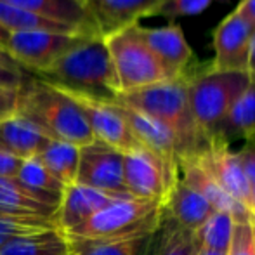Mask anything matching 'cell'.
<instances>
[{
  "label": "cell",
  "mask_w": 255,
  "mask_h": 255,
  "mask_svg": "<svg viewBox=\"0 0 255 255\" xmlns=\"http://www.w3.org/2000/svg\"><path fill=\"white\" fill-rule=\"evenodd\" d=\"M33 77L70 96L115 103L122 94L104 37L92 35Z\"/></svg>",
  "instance_id": "1"
},
{
  "label": "cell",
  "mask_w": 255,
  "mask_h": 255,
  "mask_svg": "<svg viewBox=\"0 0 255 255\" xmlns=\"http://www.w3.org/2000/svg\"><path fill=\"white\" fill-rule=\"evenodd\" d=\"M42 130L49 139L82 146L94 141L85 115L73 98L44 80L26 77L19 89L17 113Z\"/></svg>",
  "instance_id": "2"
},
{
  "label": "cell",
  "mask_w": 255,
  "mask_h": 255,
  "mask_svg": "<svg viewBox=\"0 0 255 255\" xmlns=\"http://www.w3.org/2000/svg\"><path fill=\"white\" fill-rule=\"evenodd\" d=\"M115 103L148 115L167 125L181 141L182 154L198 151L207 137L193 118L188 99V78L160 82L137 91L122 92Z\"/></svg>",
  "instance_id": "3"
},
{
  "label": "cell",
  "mask_w": 255,
  "mask_h": 255,
  "mask_svg": "<svg viewBox=\"0 0 255 255\" xmlns=\"http://www.w3.org/2000/svg\"><path fill=\"white\" fill-rule=\"evenodd\" d=\"M163 219V203L120 196L77 228L63 233L68 240H124L156 233Z\"/></svg>",
  "instance_id": "4"
},
{
  "label": "cell",
  "mask_w": 255,
  "mask_h": 255,
  "mask_svg": "<svg viewBox=\"0 0 255 255\" xmlns=\"http://www.w3.org/2000/svg\"><path fill=\"white\" fill-rule=\"evenodd\" d=\"M186 78L189 108L205 137L217 132L236 99L250 85L247 71H215L210 66H196Z\"/></svg>",
  "instance_id": "5"
},
{
  "label": "cell",
  "mask_w": 255,
  "mask_h": 255,
  "mask_svg": "<svg viewBox=\"0 0 255 255\" xmlns=\"http://www.w3.org/2000/svg\"><path fill=\"white\" fill-rule=\"evenodd\" d=\"M104 40L122 92L137 91L148 85L172 80L158 57L142 40L139 24L117 31Z\"/></svg>",
  "instance_id": "6"
},
{
  "label": "cell",
  "mask_w": 255,
  "mask_h": 255,
  "mask_svg": "<svg viewBox=\"0 0 255 255\" xmlns=\"http://www.w3.org/2000/svg\"><path fill=\"white\" fill-rule=\"evenodd\" d=\"M177 177L179 165L170 163L144 146L124 153L125 191L134 198L165 203Z\"/></svg>",
  "instance_id": "7"
},
{
  "label": "cell",
  "mask_w": 255,
  "mask_h": 255,
  "mask_svg": "<svg viewBox=\"0 0 255 255\" xmlns=\"http://www.w3.org/2000/svg\"><path fill=\"white\" fill-rule=\"evenodd\" d=\"M92 35L56 33V31H24L10 33L5 52L17 66L30 70L31 75L51 68L66 52Z\"/></svg>",
  "instance_id": "8"
},
{
  "label": "cell",
  "mask_w": 255,
  "mask_h": 255,
  "mask_svg": "<svg viewBox=\"0 0 255 255\" xmlns=\"http://www.w3.org/2000/svg\"><path fill=\"white\" fill-rule=\"evenodd\" d=\"M75 182L111 195H128L124 184V153L96 139L82 146Z\"/></svg>",
  "instance_id": "9"
},
{
  "label": "cell",
  "mask_w": 255,
  "mask_h": 255,
  "mask_svg": "<svg viewBox=\"0 0 255 255\" xmlns=\"http://www.w3.org/2000/svg\"><path fill=\"white\" fill-rule=\"evenodd\" d=\"M255 24L247 19L238 9L229 12L212 33L214 59L210 70L215 71H247L250 42Z\"/></svg>",
  "instance_id": "10"
},
{
  "label": "cell",
  "mask_w": 255,
  "mask_h": 255,
  "mask_svg": "<svg viewBox=\"0 0 255 255\" xmlns=\"http://www.w3.org/2000/svg\"><path fill=\"white\" fill-rule=\"evenodd\" d=\"M193 154L208 172V175L228 195H231L236 202L243 203L249 208L252 186H250L249 179H247L245 172L236 158V151L229 148V141H226L222 135L214 134L207 137L205 144Z\"/></svg>",
  "instance_id": "11"
},
{
  "label": "cell",
  "mask_w": 255,
  "mask_h": 255,
  "mask_svg": "<svg viewBox=\"0 0 255 255\" xmlns=\"http://www.w3.org/2000/svg\"><path fill=\"white\" fill-rule=\"evenodd\" d=\"M85 115L91 132L96 141H101L122 153H128L135 148H141L135 135L132 134L125 115L117 103L92 101L87 98L71 96Z\"/></svg>",
  "instance_id": "12"
},
{
  "label": "cell",
  "mask_w": 255,
  "mask_h": 255,
  "mask_svg": "<svg viewBox=\"0 0 255 255\" xmlns=\"http://www.w3.org/2000/svg\"><path fill=\"white\" fill-rule=\"evenodd\" d=\"M142 40L148 44L161 66L167 70L172 80L188 77L195 70V54L184 37V31L179 24L170 23L160 28H144L139 24Z\"/></svg>",
  "instance_id": "13"
},
{
  "label": "cell",
  "mask_w": 255,
  "mask_h": 255,
  "mask_svg": "<svg viewBox=\"0 0 255 255\" xmlns=\"http://www.w3.org/2000/svg\"><path fill=\"white\" fill-rule=\"evenodd\" d=\"M82 2L98 33L106 38L117 31L139 24L142 17L149 16L160 0H82Z\"/></svg>",
  "instance_id": "14"
},
{
  "label": "cell",
  "mask_w": 255,
  "mask_h": 255,
  "mask_svg": "<svg viewBox=\"0 0 255 255\" xmlns=\"http://www.w3.org/2000/svg\"><path fill=\"white\" fill-rule=\"evenodd\" d=\"M177 165H179V177H181L191 189L200 193L215 210L228 212V214L233 215V219H235L236 222L250 221L252 214H250L249 208L243 203L236 202L231 195H228V193L208 175V172L205 170L202 167V163L196 160L195 154L189 153V154L179 156Z\"/></svg>",
  "instance_id": "15"
},
{
  "label": "cell",
  "mask_w": 255,
  "mask_h": 255,
  "mask_svg": "<svg viewBox=\"0 0 255 255\" xmlns=\"http://www.w3.org/2000/svg\"><path fill=\"white\" fill-rule=\"evenodd\" d=\"M125 195H111L99 189L89 188V186L73 184L66 186L63 196H61L59 207L56 212V226L61 233H66L70 229L77 228L78 224L91 219L96 212L106 207L115 198H120Z\"/></svg>",
  "instance_id": "16"
},
{
  "label": "cell",
  "mask_w": 255,
  "mask_h": 255,
  "mask_svg": "<svg viewBox=\"0 0 255 255\" xmlns=\"http://www.w3.org/2000/svg\"><path fill=\"white\" fill-rule=\"evenodd\" d=\"M122 108V113L125 115L128 125H130L132 134L139 141V144L148 148L149 151L156 153L158 156L165 158L170 163L177 165L179 156H182V146L177 135L161 122L154 120V118L148 117V115L135 111L128 106L117 103Z\"/></svg>",
  "instance_id": "17"
},
{
  "label": "cell",
  "mask_w": 255,
  "mask_h": 255,
  "mask_svg": "<svg viewBox=\"0 0 255 255\" xmlns=\"http://www.w3.org/2000/svg\"><path fill=\"white\" fill-rule=\"evenodd\" d=\"M214 212L215 208L181 177L174 182L163 203L165 217L189 231H198Z\"/></svg>",
  "instance_id": "18"
},
{
  "label": "cell",
  "mask_w": 255,
  "mask_h": 255,
  "mask_svg": "<svg viewBox=\"0 0 255 255\" xmlns=\"http://www.w3.org/2000/svg\"><path fill=\"white\" fill-rule=\"evenodd\" d=\"M51 141L52 139L19 115L0 122V151L21 160L38 156Z\"/></svg>",
  "instance_id": "19"
},
{
  "label": "cell",
  "mask_w": 255,
  "mask_h": 255,
  "mask_svg": "<svg viewBox=\"0 0 255 255\" xmlns=\"http://www.w3.org/2000/svg\"><path fill=\"white\" fill-rule=\"evenodd\" d=\"M57 23L70 24L89 35H99L82 0H0ZM101 37V35H99Z\"/></svg>",
  "instance_id": "20"
},
{
  "label": "cell",
  "mask_w": 255,
  "mask_h": 255,
  "mask_svg": "<svg viewBox=\"0 0 255 255\" xmlns=\"http://www.w3.org/2000/svg\"><path fill=\"white\" fill-rule=\"evenodd\" d=\"M0 210L14 215L54 219L57 208L30 191L17 177H0Z\"/></svg>",
  "instance_id": "21"
},
{
  "label": "cell",
  "mask_w": 255,
  "mask_h": 255,
  "mask_svg": "<svg viewBox=\"0 0 255 255\" xmlns=\"http://www.w3.org/2000/svg\"><path fill=\"white\" fill-rule=\"evenodd\" d=\"M156 233L124 240H68L70 255H154Z\"/></svg>",
  "instance_id": "22"
},
{
  "label": "cell",
  "mask_w": 255,
  "mask_h": 255,
  "mask_svg": "<svg viewBox=\"0 0 255 255\" xmlns=\"http://www.w3.org/2000/svg\"><path fill=\"white\" fill-rule=\"evenodd\" d=\"M215 134L226 141L231 137L245 139L247 142L255 141V84L250 82L247 91L236 99Z\"/></svg>",
  "instance_id": "23"
},
{
  "label": "cell",
  "mask_w": 255,
  "mask_h": 255,
  "mask_svg": "<svg viewBox=\"0 0 255 255\" xmlns=\"http://www.w3.org/2000/svg\"><path fill=\"white\" fill-rule=\"evenodd\" d=\"M0 255H70V243L59 229H47L10 240Z\"/></svg>",
  "instance_id": "24"
},
{
  "label": "cell",
  "mask_w": 255,
  "mask_h": 255,
  "mask_svg": "<svg viewBox=\"0 0 255 255\" xmlns=\"http://www.w3.org/2000/svg\"><path fill=\"white\" fill-rule=\"evenodd\" d=\"M0 26L9 33H24V31H56V33H84L70 24L57 23L38 14L28 12L10 3L0 2ZM89 35V33H85Z\"/></svg>",
  "instance_id": "25"
},
{
  "label": "cell",
  "mask_w": 255,
  "mask_h": 255,
  "mask_svg": "<svg viewBox=\"0 0 255 255\" xmlns=\"http://www.w3.org/2000/svg\"><path fill=\"white\" fill-rule=\"evenodd\" d=\"M16 177L19 179L30 191L42 196L49 205H52V207H56V208L59 207L61 196H63L66 186H64L59 179L54 177L37 156L23 160V165H21Z\"/></svg>",
  "instance_id": "26"
},
{
  "label": "cell",
  "mask_w": 255,
  "mask_h": 255,
  "mask_svg": "<svg viewBox=\"0 0 255 255\" xmlns=\"http://www.w3.org/2000/svg\"><path fill=\"white\" fill-rule=\"evenodd\" d=\"M78 156H80V148L78 146L52 139L37 158L44 163V167L51 172L54 177L59 179L64 186H70L77 179Z\"/></svg>",
  "instance_id": "27"
},
{
  "label": "cell",
  "mask_w": 255,
  "mask_h": 255,
  "mask_svg": "<svg viewBox=\"0 0 255 255\" xmlns=\"http://www.w3.org/2000/svg\"><path fill=\"white\" fill-rule=\"evenodd\" d=\"M202 243L196 231H189L163 215L158 229L154 255H198Z\"/></svg>",
  "instance_id": "28"
},
{
  "label": "cell",
  "mask_w": 255,
  "mask_h": 255,
  "mask_svg": "<svg viewBox=\"0 0 255 255\" xmlns=\"http://www.w3.org/2000/svg\"><path fill=\"white\" fill-rule=\"evenodd\" d=\"M236 221L233 219L231 214L222 210H215L207 222L196 231L202 243V249L208 250H217V252L228 254L229 243L233 238V231H235Z\"/></svg>",
  "instance_id": "29"
},
{
  "label": "cell",
  "mask_w": 255,
  "mask_h": 255,
  "mask_svg": "<svg viewBox=\"0 0 255 255\" xmlns=\"http://www.w3.org/2000/svg\"><path fill=\"white\" fill-rule=\"evenodd\" d=\"M47 229H57L54 219L35 217V215H14L0 210V250L17 236L33 235V233L47 231Z\"/></svg>",
  "instance_id": "30"
},
{
  "label": "cell",
  "mask_w": 255,
  "mask_h": 255,
  "mask_svg": "<svg viewBox=\"0 0 255 255\" xmlns=\"http://www.w3.org/2000/svg\"><path fill=\"white\" fill-rule=\"evenodd\" d=\"M215 0H160L148 17H165L175 21L179 17L196 16L207 10Z\"/></svg>",
  "instance_id": "31"
},
{
  "label": "cell",
  "mask_w": 255,
  "mask_h": 255,
  "mask_svg": "<svg viewBox=\"0 0 255 255\" xmlns=\"http://www.w3.org/2000/svg\"><path fill=\"white\" fill-rule=\"evenodd\" d=\"M228 255H255L254 233L250 221L236 222Z\"/></svg>",
  "instance_id": "32"
},
{
  "label": "cell",
  "mask_w": 255,
  "mask_h": 255,
  "mask_svg": "<svg viewBox=\"0 0 255 255\" xmlns=\"http://www.w3.org/2000/svg\"><path fill=\"white\" fill-rule=\"evenodd\" d=\"M26 77V70L17 66L7 54L0 52V87L21 89Z\"/></svg>",
  "instance_id": "33"
},
{
  "label": "cell",
  "mask_w": 255,
  "mask_h": 255,
  "mask_svg": "<svg viewBox=\"0 0 255 255\" xmlns=\"http://www.w3.org/2000/svg\"><path fill=\"white\" fill-rule=\"evenodd\" d=\"M19 104V89L0 87V122L14 117Z\"/></svg>",
  "instance_id": "34"
},
{
  "label": "cell",
  "mask_w": 255,
  "mask_h": 255,
  "mask_svg": "<svg viewBox=\"0 0 255 255\" xmlns=\"http://www.w3.org/2000/svg\"><path fill=\"white\" fill-rule=\"evenodd\" d=\"M236 158H238L250 186H255V141L247 142L240 151H236Z\"/></svg>",
  "instance_id": "35"
},
{
  "label": "cell",
  "mask_w": 255,
  "mask_h": 255,
  "mask_svg": "<svg viewBox=\"0 0 255 255\" xmlns=\"http://www.w3.org/2000/svg\"><path fill=\"white\" fill-rule=\"evenodd\" d=\"M23 160L9 153L0 151V177H16Z\"/></svg>",
  "instance_id": "36"
},
{
  "label": "cell",
  "mask_w": 255,
  "mask_h": 255,
  "mask_svg": "<svg viewBox=\"0 0 255 255\" xmlns=\"http://www.w3.org/2000/svg\"><path fill=\"white\" fill-rule=\"evenodd\" d=\"M236 9L255 24V0H242V2L236 5Z\"/></svg>",
  "instance_id": "37"
},
{
  "label": "cell",
  "mask_w": 255,
  "mask_h": 255,
  "mask_svg": "<svg viewBox=\"0 0 255 255\" xmlns=\"http://www.w3.org/2000/svg\"><path fill=\"white\" fill-rule=\"evenodd\" d=\"M247 73L250 77V82L255 84V33L250 42V51H249V63H247Z\"/></svg>",
  "instance_id": "38"
},
{
  "label": "cell",
  "mask_w": 255,
  "mask_h": 255,
  "mask_svg": "<svg viewBox=\"0 0 255 255\" xmlns=\"http://www.w3.org/2000/svg\"><path fill=\"white\" fill-rule=\"evenodd\" d=\"M9 37H10L9 31L3 30V28L0 26V52L5 51V45H7V42H9ZM3 54H5V52H3Z\"/></svg>",
  "instance_id": "39"
},
{
  "label": "cell",
  "mask_w": 255,
  "mask_h": 255,
  "mask_svg": "<svg viewBox=\"0 0 255 255\" xmlns=\"http://www.w3.org/2000/svg\"><path fill=\"white\" fill-rule=\"evenodd\" d=\"M249 210H250V214H252V215H255V186H252V188H250Z\"/></svg>",
  "instance_id": "40"
},
{
  "label": "cell",
  "mask_w": 255,
  "mask_h": 255,
  "mask_svg": "<svg viewBox=\"0 0 255 255\" xmlns=\"http://www.w3.org/2000/svg\"><path fill=\"white\" fill-rule=\"evenodd\" d=\"M198 255H228V254H222V252H217V250H208V249H200V254Z\"/></svg>",
  "instance_id": "41"
},
{
  "label": "cell",
  "mask_w": 255,
  "mask_h": 255,
  "mask_svg": "<svg viewBox=\"0 0 255 255\" xmlns=\"http://www.w3.org/2000/svg\"><path fill=\"white\" fill-rule=\"evenodd\" d=\"M250 224H252V233H254V243H255V215L250 217Z\"/></svg>",
  "instance_id": "42"
}]
</instances>
